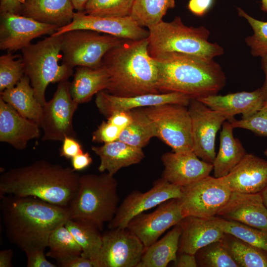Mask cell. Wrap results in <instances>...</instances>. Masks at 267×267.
I'll return each mask as SVG.
<instances>
[{
	"mask_svg": "<svg viewBox=\"0 0 267 267\" xmlns=\"http://www.w3.org/2000/svg\"><path fill=\"white\" fill-rule=\"evenodd\" d=\"M0 208L9 241L25 253L44 250L51 232L69 219L67 207L34 197L0 196Z\"/></svg>",
	"mask_w": 267,
	"mask_h": 267,
	"instance_id": "obj_1",
	"label": "cell"
},
{
	"mask_svg": "<svg viewBox=\"0 0 267 267\" xmlns=\"http://www.w3.org/2000/svg\"><path fill=\"white\" fill-rule=\"evenodd\" d=\"M80 177L73 168L38 160L2 173L0 196L34 197L67 207L77 193Z\"/></svg>",
	"mask_w": 267,
	"mask_h": 267,
	"instance_id": "obj_2",
	"label": "cell"
},
{
	"mask_svg": "<svg viewBox=\"0 0 267 267\" xmlns=\"http://www.w3.org/2000/svg\"><path fill=\"white\" fill-rule=\"evenodd\" d=\"M102 66L109 75L105 90L117 96L159 93V69L148 51L147 38L125 39L104 56Z\"/></svg>",
	"mask_w": 267,
	"mask_h": 267,
	"instance_id": "obj_3",
	"label": "cell"
},
{
	"mask_svg": "<svg viewBox=\"0 0 267 267\" xmlns=\"http://www.w3.org/2000/svg\"><path fill=\"white\" fill-rule=\"evenodd\" d=\"M154 59L160 93L179 92L198 99L217 94L225 85V74L213 59L179 53Z\"/></svg>",
	"mask_w": 267,
	"mask_h": 267,
	"instance_id": "obj_4",
	"label": "cell"
},
{
	"mask_svg": "<svg viewBox=\"0 0 267 267\" xmlns=\"http://www.w3.org/2000/svg\"><path fill=\"white\" fill-rule=\"evenodd\" d=\"M148 30V51L154 59L179 53L213 59L223 53L221 46L208 41V29L202 26H187L179 16L170 22L163 20Z\"/></svg>",
	"mask_w": 267,
	"mask_h": 267,
	"instance_id": "obj_5",
	"label": "cell"
},
{
	"mask_svg": "<svg viewBox=\"0 0 267 267\" xmlns=\"http://www.w3.org/2000/svg\"><path fill=\"white\" fill-rule=\"evenodd\" d=\"M118 182L109 173L80 176L77 193L67 207L69 219L90 222L102 230L118 207Z\"/></svg>",
	"mask_w": 267,
	"mask_h": 267,
	"instance_id": "obj_6",
	"label": "cell"
},
{
	"mask_svg": "<svg viewBox=\"0 0 267 267\" xmlns=\"http://www.w3.org/2000/svg\"><path fill=\"white\" fill-rule=\"evenodd\" d=\"M61 43L62 35H51L21 50L25 75L42 106L46 102L45 92L48 85L68 79L73 74V68L63 62L59 63L62 58Z\"/></svg>",
	"mask_w": 267,
	"mask_h": 267,
	"instance_id": "obj_7",
	"label": "cell"
},
{
	"mask_svg": "<svg viewBox=\"0 0 267 267\" xmlns=\"http://www.w3.org/2000/svg\"><path fill=\"white\" fill-rule=\"evenodd\" d=\"M125 39L86 29H77L62 34L63 62L71 68H98L105 54Z\"/></svg>",
	"mask_w": 267,
	"mask_h": 267,
	"instance_id": "obj_8",
	"label": "cell"
},
{
	"mask_svg": "<svg viewBox=\"0 0 267 267\" xmlns=\"http://www.w3.org/2000/svg\"><path fill=\"white\" fill-rule=\"evenodd\" d=\"M231 191L222 178L210 175L182 187L178 198L183 217L211 219L227 202Z\"/></svg>",
	"mask_w": 267,
	"mask_h": 267,
	"instance_id": "obj_9",
	"label": "cell"
},
{
	"mask_svg": "<svg viewBox=\"0 0 267 267\" xmlns=\"http://www.w3.org/2000/svg\"><path fill=\"white\" fill-rule=\"evenodd\" d=\"M141 109L153 122L157 137L174 152L192 151L191 118L186 106L165 104Z\"/></svg>",
	"mask_w": 267,
	"mask_h": 267,
	"instance_id": "obj_10",
	"label": "cell"
},
{
	"mask_svg": "<svg viewBox=\"0 0 267 267\" xmlns=\"http://www.w3.org/2000/svg\"><path fill=\"white\" fill-rule=\"evenodd\" d=\"M70 85L68 79L58 83L52 98L42 106L43 141H62L66 136H76L73 118L79 104L72 97Z\"/></svg>",
	"mask_w": 267,
	"mask_h": 267,
	"instance_id": "obj_11",
	"label": "cell"
},
{
	"mask_svg": "<svg viewBox=\"0 0 267 267\" xmlns=\"http://www.w3.org/2000/svg\"><path fill=\"white\" fill-rule=\"evenodd\" d=\"M102 243L92 260L94 267H137L145 247L127 227L109 229L102 234Z\"/></svg>",
	"mask_w": 267,
	"mask_h": 267,
	"instance_id": "obj_12",
	"label": "cell"
},
{
	"mask_svg": "<svg viewBox=\"0 0 267 267\" xmlns=\"http://www.w3.org/2000/svg\"><path fill=\"white\" fill-rule=\"evenodd\" d=\"M188 106L192 151L203 161L213 164L216 134L227 118L197 99H191Z\"/></svg>",
	"mask_w": 267,
	"mask_h": 267,
	"instance_id": "obj_13",
	"label": "cell"
},
{
	"mask_svg": "<svg viewBox=\"0 0 267 267\" xmlns=\"http://www.w3.org/2000/svg\"><path fill=\"white\" fill-rule=\"evenodd\" d=\"M181 189L182 187L161 178L156 180L152 187L145 192L132 191L118 206L114 218L108 223V228L127 227L135 216L168 200L179 198Z\"/></svg>",
	"mask_w": 267,
	"mask_h": 267,
	"instance_id": "obj_14",
	"label": "cell"
},
{
	"mask_svg": "<svg viewBox=\"0 0 267 267\" xmlns=\"http://www.w3.org/2000/svg\"><path fill=\"white\" fill-rule=\"evenodd\" d=\"M77 29L89 30L132 40L147 38L149 34L148 30L140 26L130 16H100L77 11L70 24L58 28L52 35H61Z\"/></svg>",
	"mask_w": 267,
	"mask_h": 267,
	"instance_id": "obj_15",
	"label": "cell"
},
{
	"mask_svg": "<svg viewBox=\"0 0 267 267\" xmlns=\"http://www.w3.org/2000/svg\"><path fill=\"white\" fill-rule=\"evenodd\" d=\"M0 49L8 52L22 50L41 36L54 34L58 27L19 14L0 13Z\"/></svg>",
	"mask_w": 267,
	"mask_h": 267,
	"instance_id": "obj_16",
	"label": "cell"
},
{
	"mask_svg": "<svg viewBox=\"0 0 267 267\" xmlns=\"http://www.w3.org/2000/svg\"><path fill=\"white\" fill-rule=\"evenodd\" d=\"M178 198L168 200L158 205L150 213H142L133 218L127 228L143 243L150 246L167 230L178 223L183 219Z\"/></svg>",
	"mask_w": 267,
	"mask_h": 267,
	"instance_id": "obj_17",
	"label": "cell"
},
{
	"mask_svg": "<svg viewBox=\"0 0 267 267\" xmlns=\"http://www.w3.org/2000/svg\"><path fill=\"white\" fill-rule=\"evenodd\" d=\"M162 178L183 187L210 175L213 164L200 160L192 151L167 152L161 157Z\"/></svg>",
	"mask_w": 267,
	"mask_h": 267,
	"instance_id": "obj_18",
	"label": "cell"
},
{
	"mask_svg": "<svg viewBox=\"0 0 267 267\" xmlns=\"http://www.w3.org/2000/svg\"><path fill=\"white\" fill-rule=\"evenodd\" d=\"M191 100L187 95L176 92L120 97L102 90L96 94L95 104L100 113L107 118L116 111H130L161 104H177L187 106Z\"/></svg>",
	"mask_w": 267,
	"mask_h": 267,
	"instance_id": "obj_19",
	"label": "cell"
},
{
	"mask_svg": "<svg viewBox=\"0 0 267 267\" xmlns=\"http://www.w3.org/2000/svg\"><path fill=\"white\" fill-rule=\"evenodd\" d=\"M216 216L267 231V209L260 192H232Z\"/></svg>",
	"mask_w": 267,
	"mask_h": 267,
	"instance_id": "obj_20",
	"label": "cell"
},
{
	"mask_svg": "<svg viewBox=\"0 0 267 267\" xmlns=\"http://www.w3.org/2000/svg\"><path fill=\"white\" fill-rule=\"evenodd\" d=\"M222 178L231 192L260 193L267 185V160L246 153L226 176Z\"/></svg>",
	"mask_w": 267,
	"mask_h": 267,
	"instance_id": "obj_21",
	"label": "cell"
},
{
	"mask_svg": "<svg viewBox=\"0 0 267 267\" xmlns=\"http://www.w3.org/2000/svg\"><path fill=\"white\" fill-rule=\"evenodd\" d=\"M40 126L19 114L0 97V141L24 150L29 140L40 136Z\"/></svg>",
	"mask_w": 267,
	"mask_h": 267,
	"instance_id": "obj_22",
	"label": "cell"
},
{
	"mask_svg": "<svg viewBox=\"0 0 267 267\" xmlns=\"http://www.w3.org/2000/svg\"><path fill=\"white\" fill-rule=\"evenodd\" d=\"M197 100L223 114L228 121L234 119V116L237 114H241L242 119L249 118L265 104L261 88L252 91H241L224 95L213 94Z\"/></svg>",
	"mask_w": 267,
	"mask_h": 267,
	"instance_id": "obj_23",
	"label": "cell"
},
{
	"mask_svg": "<svg viewBox=\"0 0 267 267\" xmlns=\"http://www.w3.org/2000/svg\"><path fill=\"white\" fill-rule=\"evenodd\" d=\"M181 228L179 253H195L200 249L223 238L225 233L213 221L195 216H186L179 222Z\"/></svg>",
	"mask_w": 267,
	"mask_h": 267,
	"instance_id": "obj_24",
	"label": "cell"
},
{
	"mask_svg": "<svg viewBox=\"0 0 267 267\" xmlns=\"http://www.w3.org/2000/svg\"><path fill=\"white\" fill-rule=\"evenodd\" d=\"M74 10L71 0H22L19 14L59 28L71 22Z\"/></svg>",
	"mask_w": 267,
	"mask_h": 267,
	"instance_id": "obj_25",
	"label": "cell"
},
{
	"mask_svg": "<svg viewBox=\"0 0 267 267\" xmlns=\"http://www.w3.org/2000/svg\"><path fill=\"white\" fill-rule=\"evenodd\" d=\"M91 150L100 158L98 171L101 173L106 171L112 176L123 168L140 163L145 157L142 148L119 140L101 146H92Z\"/></svg>",
	"mask_w": 267,
	"mask_h": 267,
	"instance_id": "obj_26",
	"label": "cell"
},
{
	"mask_svg": "<svg viewBox=\"0 0 267 267\" xmlns=\"http://www.w3.org/2000/svg\"><path fill=\"white\" fill-rule=\"evenodd\" d=\"M108 83L109 75L102 65L98 68L78 66L70 85L71 95L78 104L84 103L106 90Z\"/></svg>",
	"mask_w": 267,
	"mask_h": 267,
	"instance_id": "obj_27",
	"label": "cell"
},
{
	"mask_svg": "<svg viewBox=\"0 0 267 267\" xmlns=\"http://www.w3.org/2000/svg\"><path fill=\"white\" fill-rule=\"evenodd\" d=\"M229 121H225L220 133L219 151L213 163L214 177L226 176L246 154L238 138L233 135V129Z\"/></svg>",
	"mask_w": 267,
	"mask_h": 267,
	"instance_id": "obj_28",
	"label": "cell"
},
{
	"mask_svg": "<svg viewBox=\"0 0 267 267\" xmlns=\"http://www.w3.org/2000/svg\"><path fill=\"white\" fill-rule=\"evenodd\" d=\"M0 97L21 115L36 122L40 126L42 106L36 98L27 76L25 75L14 87L0 92Z\"/></svg>",
	"mask_w": 267,
	"mask_h": 267,
	"instance_id": "obj_29",
	"label": "cell"
},
{
	"mask_svg": "<svg viewBox=\"0 0 267 267\" xmlns=\"http://www.w3.org/2000/svg\"><path fill=\"white\" fill-rule=\"evenodd\" d=\"M181 233L179 222L162 238L145 248L137 267H166L176 261Z\"/></svg>",
	"mask_w": 267,
	"mask_h": 267,
	"instance_id": "obj_30",
	"label": "cell"
},
{
	"mask_svg": "<svg viewBox=\"0 0 267 267\" xmlns=\"http://www.w3.org/2000/svg\"><path fill=\"white\" fill-rule=\"evenodd\" d=\"M65 226L72 234L82 249L81 256L93 260L101 248L102 234L94 224L87 222L69 219Z\"/></svg>",
	"mask_w": 267,
	"mask_h": 267,
	"instance_id": "obj_31",
	"label": "cell"
},
{
	"mask_svg": "<svg viewBox=\"0 0 267 267\" xmlns=\"http://www.w3.org/2000/svg\"><path fill=\"white\" fill-rule=\"evenodd\" d=\"M131 112L132 121L123 129L118 140L142 148L151 138L157 137L155 127L141 108L132 110Z\"/></svg>",
	"mask_w": 267,
	"mask_h": 267,
	"instance_id": "obj_32",
	"label": "cell"
},
{
	"mask_svg": "<svg viewBox=\"0 0 267 267\" xmlns=\"http://www.w3.org/2000/svg\"><path fill=\"white\" fill-rule=\"evenodd\" d=\"M232 258L241 267H267V251L229 234L222 239Z\"/></svg>",
	"mask_w": 267,
	"mask_h": 267,
	"instance_id": "obj_33",
	"label": "cell"
},
{
	"mask_svg": "<svg viewBox=\"0 0 267 267\" xmlns=\"http://www.w3.org/2000/svg\"><path fill=\"white\" fill-rule=\"evenodd\" d=\"M175 6V0H134L130 16L148 29L163 21L167 11Z\"/></svg>",
	"mask_w": 267,
	"mask_h": 267,
	"instance_id": "obj_34",
	"label": "cell"
},
{
	"mask_svg": "<svg viewBox=\"0 0 267 267\" xmlns=\"http://www.w3.org/2000/svg\"><path fill=\"white\" fill-rule=\"evenodd\" d=\"M46 257L55 259L59 263L75 256L81 255L82 249L64 224L57 227L50 234Z\"/></svg>",
	"mask_w": 267,
	"mask_h": 267,
	"instance_id": "obj_35",
	"label": "cell"
},
{
	"mask_svg": "<svg viewBox=\"0 0 267 267\" xmlns=\"http://www.w3.org/2000/svg\"><path fill=\"white\" fill-rule=\"evenodd\" d=\"M225 233L267 251V231L218 216L211 218Z\"/></svg>",
	"mask_w": 267,
	"mask_h": 267,
	"instance_id": "obj_36",
	"label": "cell"
},
{
	"mask_svg": "<svg viewBox=\"0 0 267 267\" xmlns=\"http://www.w3.org/2000/svg\"><path fill=\"white\" fill-rule=\"evenodd\" d=\"M195 255L199 267H240L228 252L222 239L200 249Z\"/></svg>",
	"mask_w": 267,
	"mask_h": 267,
	"instance_id": "obj_37",
	"label": "cell"
},
{
	"mask_svg": "<svg viewBox=\"0 0 267 267\" xmlns=\"http://www.w3.org/2000/svg\"><path fill=\"white\" fill-rule=\"evenodd\" d=\"M134 0H89L84 12L95 16H130Z\"/></svg>",
	"mask_w": 267,
	"mask_h": 267,
	"instance_id": "obj_38",
	"label": "cell"
},
{
	"mask_svg": "<svg viewBox=\"0 0 267 267\" xmlns=\"http://www.w3.org/2000/svg\"><path fill=\"white\" fill-rule=\"evenodd\" d=\"M10 52L0 56V92L14 87L25 75L21 56Z\"/></svg>",
	"mask_w": 267,
	"mask_h": 267,
	"instance_id": "obj_39",
	"label": "cell"
},
{
	"mask_svg": "<svg viewBox=\"0 0 267 267\" xmlns=\"http://www.w3.org/2000/svg\"><path fill=\"white\" fill-rule=\"evenodd\" d=\"M238 14L245 19L252 27L254 34L245 38L247 45L254 56L261 57L267 54V22L254 18L241 8H237Z\"/></svg>",
	"mask_w": 267,
	"mask_h": 267,
	"instance_id": "obj_40",
	"label": "cell"
},
{
	"mask_svg": "<svg viewBox=\"0 0 267 267\" xmlns=\"http://www.w3.org/2000/svg\"><path fill=\"white\" fill-rule=\"evenodd\" d=\"M234 128L249 130L257 135L267 137V103L251 117L229 121Z\"/></svg>",
	"mask_w": 267,
	"mask_h": 267,
	"instance_id": "obj_41",
	"label": "cell"
},
{
	"mask_svg": "<svg viewBox=\"0 0 267 267\" xmlns=\"http://www.w3.org/2000/svg\"><path fill=\"white\" fill-rule=\"evenodd\" d=\"M123 129L106 121L102 122L92 133V140L95 142L108 143L118 140Z\"/></svg>",
	"mask_w": 267,
	"mask_h": 267,
	"instance_id": "obj_42",
	"label": "cell"
},
{
	"mask_svg": "<svg viewBox=\"0 0 267 267\" xmlns=\"http://www.w3.org/2000/svg\"><path fill=\"white\" fill-rule=\"evenodd\" d=\"M44 250L38 249L25 253L27 267H56V265L47 260Z\"/></svg>",
	"mask_w": 267,
	"mask_h": 267,
	"instance_id": "obj_43",
	"label": "cell"
},
{
	"mask_svg": "<svg viewBox=\"0 0 267 267\" xmlns=\"http://www.w3.org/2000/svg\"><path fill=\"white\" fill-rule=\"evenodd\" d=\"M63 143L60 150L61 156L67 159H72L76 155L83 153L81 144L75 137L66 136L62 141Z\"/></svg>",
	"mask_w": 267,
	"mask_h": 267,
	"instance_id": "obj_44",
	"label": "cell"
},
{
	"mask_svg": "<svg viewBox=\"0 0 267 267\" xmlns=\"http://www.w3.org/2000/svg\"><path fill=\"white\" fill-rule=\"evenodd\" d=\"M107 119V122L123 129L129 125L133 120L131 110L116 111Z\"/></svg>",
	"mask_w": 267,
	"mask_h": 267,
	"instance_id": "obj_45",
	"label": "cell"
},
{
	"mask_svg": "<svg viewBox=\"0 0 267 267\" xmlns=\"http://www.w3.org/2000/svg\"><path fill=\"white\" fill-rule=\"evenodd\" d=\"M61 267H94L91 259L81 255L72 257L57 265Z\"/></svg>",
	"mask_w": 267,
	"mask_h": 267,
	"instance_id": "obj_46",
	"label": "cell"
},
{
	"mask_svg": "<svg viewBox=\"0 0 267 267\" xmlns=\"http://www.w3.org/2000/svg\"><path fill=\"white\" fill-rule=\"evenodd\" d=\"M213 2V0H190L188 8L194 14L202 16L210 8Z\"/></svg>",
	"mask_w": 267,
	"mask_h": 267,
	"instance_id": "obj_47",
	"label": "cell"
},
{
	"mask_svg": "<svg viewBox=\"0 0 267 267\" xmlns=\"http://www.w3.org/2000/svg\"><path fill=\"white\" fill-rule=\"evenodd\" d=\"M92 162V159L88 152L78 154L71 159L72 168L76 171L85 169Z\"/></svg>",
	"mask_w": 267,
	"mask_h": 267,
	"instance_id": "obj_48",
	"label": "cell"
},
{
	"mask_svg": "<svg viewBox=\"0 0 267 267\" xmlns=\"http://www.w3.org/2000/svg\"><path fill=\"white\" fill-rule=\"evenodd\" d=\"M174 267H197V262L194 254L186 253H180L177 257L176 261L174 262Z\"/></svg>",
	"mask_w": 267,
	"mask_h": 267,
	"instance_id": "obj_49",
	"label": "cell"
},
{
	"mask_svg": "<svg viewBox=\"0 0 267 267\" xmlns=\"http://www.w3.org/2000/svg\"><path fill=\"white\" fill-rule=\"evenodd\" d=\"M22 0H0V13L19 14Z\"/></svg>",
	"mask_w": 267,
	"mask_h": 267,
	"instance_id": "obj_50",
	"label": "cell"
},
{
	"mask_svg": "<svg viewBox=\"0 0 267 267\" xmlns=\"http://www.w3.org/2000/svg\"><path fill=\"white\" fill-rule=\"evenodd\" d=\"M13 254L11 249L1 250L0 251V267H11L12 258Z\"/></svg>",
	"mask_w": 267,
	"mask_h": 267,
	"instance_id": "obj_51",
	"label": "cell"
},
{
	"mask_svg": "<svg viewBox=\"0 0 267 267\" xmlns=\"http://www.w3.org/2000/svg\"><path fill=\"white\" fill-rule=\"evenodd\" d=\"M262 67L265 74V81L261 88L265 103H267V54L261 57Z\"/></svg>",
	"mask_w": 267,
	"mask_h": 267,
	"instance_id": "obj_52",
	"label": "cell"
},
{
	"mask_svg": "<svg viewBox=\"0 0 267 267\" xmlns=\"http://www.w3.org/2000/svg\"><path fill=\"white\" fill-rule=\"evenodd\" d=\"M89 0H71L75 10L83 12L85 5Z\"/></svg>",
	"mask_w": 267,
	"mask_h": 267,
	"instance_id": "obj_53",
	"label": "cell"
},
{
	"mask_svg": "<svg viewBox=\"0 0 267 267\" xmlns=\"http://www.w3.org/2000/svg\"><path fill=\"white\" fill-rule=\"evenodd\" d=\"M263 202L267 209V185L260 192Z\"/></svg>",
	"mask_w": 267,
	"mask_h": 267,
	"instance_id": "obj_54",
	"label": "cell"
},
{
	"mask_svg": "<svg viewBox=\"0 0 267 267\" xmlns=\"http://www.w3.org/2000/svg\"><path fill=\"white\" fill-rule=\"evenodd\" d=\"M261 9L264 11L267 12V0H262Z\"/></svg>",
	"mask_w": 267,
	"mask_h": 267,
	"instance_id": "obj_55",
	"label": "cell"
},
{
	"mask_svg": "<svg viewBox=\"0 0 267 267\" xmlns=\"http://www.w3.org/2000/svg\"><path fill=\"white\" fill-rule=\"evenodd\" d=\"M264 154L266 156H267V147L266 148V150L264 151Z\"/></svg>",
	"mask_w": 267,
	"mask_h": 267,
	"instance_id": "obj_56",
	"label": "cell"
}]
</instances>
